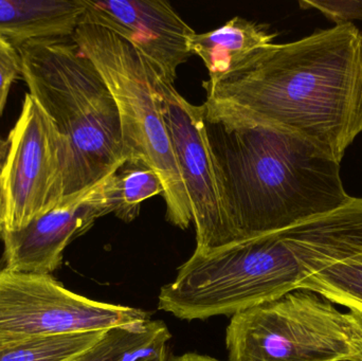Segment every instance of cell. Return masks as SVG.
I'll return each mask as SVG.
<instances>
[{"label": "cell", "instance_id": "obj_1", "mask_svg": "<svg viewBox=\"0 0 362 361\" xmlns=\"http://www.w3.org/2000/svg\"><path fill=\"white\" fill-rule=\"evenodd\" d=\"M204 87L206 120L280 129L340 163L362 133V33L346 23L274 42Z\"/></svg>", "mask_w": 362, "mask_h": 361}, {"label": "cell", "instance_id": "obj_2", "mask_svg": "<svg viewBox=\"0 0 362 361\" xmlns=\"http://www.w3.org/2000/svg\"><path fill=\"white\" fill-rule=\"evenodd\" d=\"M362 251V197L336 211L209 254L194 252L161 288L158 309L181 320L232 316L276 300Z\"/></svg>", "mask_w": 362, "mask_h": 361}, {"label": "cell", "instance_id": "obj_3", "mask_svg": "<svg viewBox=\"0 0 362 361\" xmlns=\"http://www.w3.org/2000/svg\"><path fill=\"white\" fill-rule=\"evenodd\" d=\"M233 244L331 213L353 201L340 163L302 138L266 126L206 120Z\"/></svg>", "mask_w": 362, "mask_h": 361}, {"label": "cell", "instance_id": "obj_4", "mask_svg": "<svg viewBox=\"0 0 362 361\" xmlns=\"http://www.w3.org/2000/svg\"><path fill=\"white\" fill-rule=\"evenodd\" d=\"M21 78L65 144L64 199L97 184L125 162L114 97L71 37L19 47Z\"/></svg>", "mask_w": 362, "mask_h": 361}, {"label": "cell", "instance_id": "obj_5", "mask_svg": "<svg viewBox=\"0 0 362 361\" xmlns=\"http://www.w3.org/2000/svg\"><path fill=\"white\" fill-rule=\"evenodd\" d=\"M71 38L97 68L114 97L123 158L158 174L167 220L185 230L193 223L191 205L161 112L156 72L127 40L99 25L80 23Z\"/></svg>", "mask_w": 362, "mask_h": 361}, {"label": "cell", "instance_id": "obj_6", "mask_svg": "<svg viewBox=\"0 0 362 361\" xmlns=\"http://www.w3.org/2000/svg\"><path fill=\"white\" fill-rule=\"evenodd\" d=\"M226 348L229 361H342L353 355L346 313L308 290L232 316Z\"/></svg>", "mask_w": 362, "mask_h": 361}, {"label": "cell", "instance_id": "obj_7", "mask_svg": "<svg viewBox=\"0 0 362 361\" xmlns=\"http://www.w3.org/2000/svg\"><path fill=\"white\" fill-rule=\"evenodd\" d=\"M135 307L70 292L50 275L0 271V345L35 337L108 331L151 320Z\"/></svg>", "mask_w": 362, "mask_h": 361}, {"label": "cell", "instance_id": "obj_8", "mask_svg": "<svg viewBox=\"0 0 362 361\" xmlns=\"http://www.w3.org/2000/svg\"><path fill=\"white\" fill-rule=\"evenodd\" d=\"M65 162L63 138L52 119L28 93L0 171L2 232L21 230L63 201Z\"/></svg>", "mask_w": 362, "mask_h": 361}, {"label": "cell", "instance_id": "obj_9", "mask_svg": "<svg viewBox=\"0 0 362 361\" xmlns=\"http://www.w3.org/2000/svg\"><path fill=\"white\" fill-rule=\"evenodd\" d=\"M161 112L187 189L195 228V254L233 244L231 218L221 170L206 129V107L194 105L174 84L155 76Z\"/></svg>", "mask_w": 362, "mask_h": 361}, {"label": "cell", "instance_id": "obj_10", "mask_svg": "<svg viewBox=\"0 0 362 361\" xmlns=\"http://www.w3.org/2000/svg\"><path fill=\"white\" fill-rule=\"evenodd\" d=\"M114 172L93 186L66 197L54 209L21 230L0 233L4 269L35 275H51L57 271L66 247L86 233L95 220L114 211L110 192Z\"/></svg>", "mask_w": 362, "mask_h": 361}, {"label": "cell", "instance_id": "obj_11", "mask_svg": "<svg viewBox=\"0 0 362 361\" xmlns=\"http://www.w3.org/2000/svg\"><path fill=\"white\" fill-rule=\"evenodd\" d=\"M80 23L99 25L127 40L163 80L174 84L191 57L195 33L171 4L163 0H85Z\"/></svg>", "mask_w": 362, "mask_h": 361}, {"label": "cell", "instance_id": "obj_12", "mask_svg": "<svg viewBox=\"0 0 362 361\" xmlns=\"http://www.w3.org/2000/svg\"><path fill=\"white\" fill-rule=\"evenodd\" d=\"M85 0H0V35L19 48L40 38L74 35Z\"/></svg>", "mask_w": 362, "mask_h": 361}, {"label": "cell", "instance_id": "obj_13", "mask_svg": "<svg viewBox=\"0 0 362 361\" xmlns=\"http://www.w3.org/2000/svg\"><path fill=\"white\" fill-rule=\"evenodd\" d=\"M276 33L267 25L243 17L230 19L218 29L194 33L189 50L204 61L209 71V83H215L238 69L261 49L274 44Z\"/></svg>", "mask_w": 362, "mask_h": 361}, {"label": "cell", "instance_id": "obj_14", "mask_svg": "<svg viewBox=\"0 0 362 361\" xmlns=\"http://www.w3.org/2000/svg\"><path fill=\"white\" fill-rule=\"evenodd\" d=\"M171 338V333L163 321L148 320L118 326L108 330L101 341L72 361L138 360Z\"/></svg>", "mask_w": 362, "mask_h": 361}, {"label": "cell", "instance_id": "obj_15", "mask_svg": "<svg viewBox=\"0 0 362 361\" xmlns=\"http://www.w3.org/2000/svg\"><path fill=\"white\" fill-rule=\"evenodd\" d=\"M299 290L317 292L337 307L362 313V251L306 278Z\"/></svg>", "mask_w": 362, "mask_h": 361}, {"label": "cell", "instance_id": "obj_16", "mask_svg": "<svg viewBox=\"0 0 362 361\" xmlns=\"http://www.w3.org/2000/svg\"><path fill=\"white\" fill-rule=\"evenodd\" d=\"M107 331L35 337L0 345V361H72L90 349Z\"/></svg>", "mask_w": 362, "mask_h": 361}, {"label": "cell", "instance_id": "obj_17", "mask_svg": "<svg viewBox=\"0 0 362 361\" xmlns=\"http://www.w3.org/2000/svg\"><path fill=\"white\" fill-rule=\"evenodd\" d=\"M163 192V182L156 172L125 160L112 174V213L123 222H133L139 215L144 201Z\"/></svg>", "mask_w": 362, "mask_h": 361}, {"label": "cell", "instance_id": "obj_18", "mask_svg": "<svg viewBox=\"0 0 362 361\" xmlns=\"http://www.w3.org/2000/svg\"><path fill=\"white\" fill-rule=\"evenodd\" d=\"M299 4L304 10L319 11L336 25L352 23V20L362 21V0H301Z\"/></svg>", "mask_w": 362, "mask_h": 361}, {"label": "cell", "instance_id": "obj_19", "mask_svg": "<svg viewBox=\"0 0 362 361\" xmlns=\"http://www.w3.org/2000/svg\"><path fill=\"white\" fill-rule=\"evenodd\" d=\"M21 78V57L19 49L0 35V106L6 107L11 86Z\"/></svg>", "mask_w": 362, "mask_h": 361}, {"label": "cell", "instance_id": "obj_20", "mask_svg": "<svg viewBox=\"0 0 362 361\" xmlns=\"http://www.w3.org/2000/svg\"><path fill=\"white\" fill-rule=\"evenodd\" d=\"M349 336L353 355L351 361H362V313L358 311L346 312Z\"/></svg>", "mask_w": 362, "mask_h": 361}, {"label": "cell", "instance_id": "obj_21", "mask_svg": "<svg viewBox=\"0 0 362 361\" xmlns=\"http://www.w3.org/2000/svg\"><path fill=\"white\" fill-rule=\"evenodd\" d=\"M136 361H169L168 357L167 343H160L153 348L146 355Z\"/></svg>", "mask_w": 362, "mask_h": 361}, {"label": "cell", "instance_id": "obj_22", "mask_svg": "<svg viewBox=\"0 0 362 361\" xmlns=\"http://www.w3.org/2000/svg\"><path fill=\"white\" fill-rule=\"evenodd\" d=\"M169 361H221L210 357V356L200 355L197 353H185L180 356H174Z\"/></svg>", "mask_w": 362, "mask_h": 361}, {"label": "cell", "instance_id": "obj_23", "mask_svg": "<svg viewBox=\"0 0 362 361\" xmlns=\"http://www.w3.org/2000/svg\"><path fill=\"white\" fill-rule=\"evenodd\" d=\"M4 192H2L1 182H0V233L4 230Z\"/></svg>", "mask_w": 362, "mask_h": 361}, {"label": "cell", "instance_id": "obj_24", "mask_svg": "<svg viewBox=\"0 0 362 361\" xmlns=\"http://www.w3.org/2000/svg\"><path fill=\"white\" fill-rule=\"evenodd\" d=\"M4 107L0 106V117H1L2 112H4ZM6 150H4V143L0 141V171H1L2 165H4V159H6Z\"/></svg>", "mask_w": 362, "mask_h": 361}, {"label": "cell", "instance_id": "obj_25", "mask_svg": "<svg viewBox=\"0 0 362 361\" xmlns=\"http://www.w3.org/2000/svg\"><path fill=\"white\" fill-rule=\"evenodd\" d=\"M342 361H351V360H342Z\"/></svg>", "mask_w": 362, "mask_h": 361}]
</instances>
